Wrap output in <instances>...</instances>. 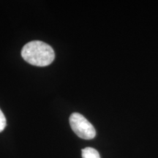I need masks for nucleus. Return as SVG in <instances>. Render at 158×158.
<instances>
[{
    "instance_id": "20e7f679",
    "label": "nucleus",
    "mask_w": 158,
    "mask_h": 158,
    "mask_svg": "<svg viewBox=\"0 0 158 158\" xmlns=\"http://www.w3.org/2000/svg\"><path fill=\"white\" fill-rule=\"evenodd\" d=\"M6 118L5 115H4L3 112L0 109V133L2 132L6 127Z\"/></svg>"
},
{
    "instance_id": "f257e3e1",
    "label": "nucleus",
    "mask_w": 158,
    "mask_h": 158,
    "mask_svg": "<svg viewBox=\"0 0 158 158\" xmlns=\"http://www.w3.org/2000/svg\"><path fill=\"white\" fill-rule=\"evenodd\" d=\"M21 56L29 64L45 67L54 60L55 53L51 45L42 41L35 40L27 43L23 47Z\"/></svg>"
},
{
    "instance_id": "7ed1b4c3",
    "label": "nucleus",
    "mask_w": 158,
    "mask_h": 158,
    "mask_svg": "<svg viewBox=\"0 0 158 158\" xmlns=\"http://www.w3.org/2000/svg\"><path fill=\"white\" fill-rule=\"evenodd\" d=\"M82 158H100V156L96 149L87 147L82 150Z\"/></svg>"
},
{
    "instance_id": "f03ea898",
    "label": "nucleus",
    "mask_w": 158,
    "mask_h": 158,
    "mask_svg": "<svg viewBox=\"0 0 158 158\" xmlns=\"http://www.w3.org/2000/svg\"><path fill=\"white\" fill-rule=\"evenodd\" d=\"M70 124L74 133L81 138L90 140L95 137L96 130L93 125L81 114L78 113L71 114Z\"/></svg>"
}]
</instances>
